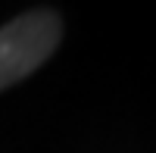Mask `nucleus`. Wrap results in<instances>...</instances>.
I'll return each mask as SVG.
<instances>
[{
    "instance_id": "obj_1",
    "label": "nucleus",
    "mask_w": 156,
    "mask_h": 153,
    "mask_svg": "<svg viewBox=\"0 0 156 153\" xmlns=\"http://www.w3.org/2000/svg\"><path fill=\"white\" fill-rule=\"evenodd\" d=\"M59 37L62 22L53 9H31L6 22L0 28V91L41 69L59 47Z\"/></svg>"
}]
</instances>
